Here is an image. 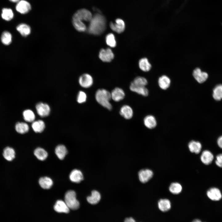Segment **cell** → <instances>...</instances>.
Masks as SVG:
<instances>
[{
	"mask_svg": "<svg viewBox=\"0 0 222 222\" xmlns=\"http://www.w3.org/2000/svg\"><path fill=\"white\" fill-rule=\"evenodd\" d=\"M213 158L214 157L212 154L208 150L203 151L200 157V159L202 162L207 165L211 163Z\"/></svg>",
	"mask_w": 222,
	"mask_h": 222,
	"instance_id": "20",
	"label": "cell"
},
{
	"mask_svg": "<svg viewBox=\"0 0 222 222\" xmlns=\"http://www.w3.org/2000/svg\"><path fill=\"white\" fill-rule=\"evenodd\" d=\"M3 155L6 160L8 161H11L15 158V152L13 148L7 147L4 149Z\"/></svg>",
	"mask_w": 222,
	"mask_h": 222,
	"instance_id": "28",
	"label": "cell"
},
{
	"mask_svg": "<svg viewBox=\"0 0 222 222\" xmlns=\"http://www.w3.org/2000/svg\"><path fill=\"white\" fill-rule=\"evenodd\" d=\"M31 126L34 132L36 133H41L45 129V124L44 122L42 120L34 121Z\"/></svg>",
	"mask_w": 222,
	"mask_h": 222,
	"instance_id": "29",
	"label": "cell"
},
{
	"mask_svg": "<svg viewBox=\"0 0 222 222\" xmlns=\"http://www.w3.org/2000/svg\"><path fill=\"white\" fill-rule=\"evenodd\" d=\"M73 17L83 22H90L92 16L91 13L89 10L85 9H82L77 10Z\"/></svg>",
	"mask_w": 222,
	"mask_h": 222,
	"instance_id": "4",
	"label": "cell"
},
{
	"mask_svg": "<svg viewBox=\"0 0 222 222\" xmlns=\"http://www.w3.org/2000/svg\"><path fill=\"white\" fill-rule=\"evenodd\" d=\"M207 194L208 197L213 201L219 200L222 198V194L220 190L216 188L210 189L207 191Z\"/></svg>",
	"mask_w": 222,
	"mask_h": 222,
	"instance_id": "13",
	"label": "cell"
},
{
	"mask_svg": "<svg viewBox=\"0 0 222 222\" xmlns=\"http://www.w3.org/2000/svg\"><path fill=\"white\" fill-rule=\"evenodd\" d=\"M124 222H136L135 220L133 218L130 217L126 218Z\"/></svg>",
	"mask_w": 222,
	"mask_h": 222,
	"instance_id": "43",
	"label": "cell"
},
{
	"mask_svg": "<svg viewBox=\"0 0 222 222\" xmlns=\"http://www.w3.org/2000/svg\"><path fill=\"white\" fill-rule=\"evenodd\" d=\"M9 0L12 2H18L20 1V0Z\"/></svg>",
	"mask_w": 222,
	"mask_h": 222,
	"instance_id": "45",
	"label": "cell"
},
{
	"mask_svg": "<svg viewBox=\"0 0 222 222\" xmlns=\"http://www.w3.org/2000/svg\"><path fill=\"white\" fill-rule=\"evenodd\" d=\"M1 39L3 44L8 45L10 44L12 42V36L10 32L5 31L2 34Z\"/></svg>",
	"mask_w": 222,
	"mask_h": 222,
	"instance_id": "33",
	"label": "cell"
},
{
	"mask_svg": "<svg viewBox=\"0 0 222 222\" xmlns=\"http://www.w3.org/2000/svg\"><path fill=\"white\" fill-rule=\"evenodd\" d=\"M24 120L28 122H33L35 118V115L32 111L28 109L25 110L23 112Z\"/></svg>",
	"mask_w": 222,
	"mask_h": 222,
	"instance_id": "35",
	"label": "cell"
},
{
	"mask_svg": "<svg viewBox=\"0 0 222 222\" xmlns=\"http://www.w3.org/2000/svg\"><path fill=\"white\" fill-rule=\"evenodd\" d=\"M192 75L195 80L199 83L204 82L208 77V74L202 71L199 68H196L193 70Z\"/></svg>",
	"mask_w": 222,
	"mask_h": 222,
	"instance_id": "9",
	"label": "cell"
},
{
	"mask_svg": "<svg viewBox=\"0 0 222 222\" xmlns=\"http://www.w3.org/2000/svg\"><path fill=\"white\" fill-rule=\"evenodd\" d=\"M140 68L145 72L149 71L151 68V65L146 58H142L140 60L138 63Z\"/></svg>",
	"mask_w": 222,
	"mask_h": 222,
	"instance_id": "30",
	"label": "cell"
},
{
	"mask_svg": "<svg viewBox=\"0 0 222 222\" xmlns=\"http://www.w3.org/2000/svg\"><path fill=\"white\" fill-rule=\"evenodd\" d=\"M131 83L136 85L146 86L148 84V82L145 78L138 76L134 79Z\"/></svg>",
	"mask_w": 222,
	"mask_h": 222,
	"instance_id": "39",
	"label": "cell"
},
{
	"mask_svg": "<svg viewBox=\"0 0 222 222\" xmlns=\"http://www.w3.org/2000/svg\"><path fill=\"white\" fill-rule=\"evenodd\" d=\"M72 23L74 27L78 31L84 32L87 30L85 24L78 19L72 17Z\"/></svg>",
	"mask_w": 222,
	"mask_h": 222,
	"instance_id": "23",
	"label": "cell"
},
{
	"mask_svg": "<svg viewBox=\"0 0 222 222\" xmlns=\"http://www.w3.org/2000/svg\"><path fill=\"white\" fill-rule=\"evenodd\" d=\"M17 30L23 36L26 37L31 32V28L28 25L25 23L19 24L16 27Z\"/></svg>",
	"mask_w": 222,
	"mask_h": 222,
	"instance_id": "21",
	"label": "cell"
},
{
	"mask_svg": "<svg viewBox=\"0 0 222 222\" xmlns=\"http://www.w3.org/2000/svg\"><path fill=\"white\" fill-rule=\"evenodd\" d=\"M55 152L58 158L60 160H63L67 154V150L64 145H59L56 148Z\"/></svg>",
	"mask_w": 222,
	"mask_h": 222,
	"instance_id": "27",
	"label": "cell"
},
{
	"mask_svg": "<svg viewBox=\"0 0 222 222\" xmlns=\"http://www.w3.org/2000/svg\"><path fill=\"white\" fill-rule=\"evenodd\" d=\"M64 199V202L69 209L75 210L79 208V202L76 199V194L74 191H67L65 194Z\"/></svg>",
	"mask_w": 222,
	"mask_h": 222,
	"instance_id": "3",
	"label": "cell"
},
{
	"mask_svg": "<svg viewBox=\"0 0 222 222\" xmlns=\"http://www.w3.org/2000/svg\"><path fill=\"white\" fill-rule=\"evenodd\" d=\"M192 222H202L201 220L199 219H195L193 220Z\"/></svg>",
	"mask_w": 222,
	"mask_h": 222,
	"instance_id": "44",
	"label": "cell"
},
{
	"mask_svg": "<svg viewBox=\"0 0 222 222\" xmlns=\"http://www.w3.org/2000/svg\"><path fill=\"white\" fill-rule=\"evenodd\" d=\"M111 99L114 101L118 102L123 100L125 97V93L121 88H116L111 93Z\"/></svg>",
	"mask_w": 222,
	"mask_h": 222,
	"instance_id": "14",
	"label": "cell"
},
{
	"mask_svg": "<svg viewBox=\"0 0 222 222\" xmlns=\"http://www.w3.org/2000/svg\"><path fill=\"white\" fill-rule=\"evenodd\" d=\"M87 99V95L83 91H80L78 94L77 101L79 103H82L85 102Z\"/></svg>",
	"mask_w": 222,
	"mask_h": 222,
	"instance_id": "40",
	"label": "cell"
},
{
	"mask_svg": "<svg viewBox=\"0 0 222 222\" xmlns=\"http://www.w3.org/2000/svg\"><path fill=\"white\" fill-rule=\"evenodd\" d=\"M215 162L217 166L222 168V154H219L216 156Z\"/></svg>",
	"mask_w": 222,
	"mask_h": 222,
	"instance_id": "41",
	"label": "cell"
},
{
	"mask_svg": "<svg viewBox=\"0 0 222 222\" xmlns=\"http://www.w3.org/2000/svg\"><path fill=\"white\" fill-rule=\"evenodd\" d=\"M54 208L56 212L59 213H67L69 212V208L65 202L60 200L56 201L54 205Z\"/></svg>",
	"mask_w": 222,
	"mask_h": 222,
	"instance_id": "12",
	"label": "cell"
},
{
	"mask_svg": "<svg viewBox=\"0 0 222 222\" xmlns=\"http://www.w3.org/2000/svg\"><path fill=\"white\" fill-rule=\"evenodd\" d=\"M35 107L37 112L41 117L47 116L50 113V108L46 103L39 102L36 104Z\"/></svg>",
	"mask_w": 222,
	"mask_h": 222,
	"instance_id": "5",
	"label": "cell"
},
{
	"mask_svg": "<svg viewBox=\"0 0 222 222\" xmlns=\"http://www.w3.org/2000/svg\"><path fill=\"white\" fill-rule=\"evenodd\" d=\"M105 40L108 45L112 47H115L116 42L114 35L111 33L108 34L106 36Z\"/></svg>",
	"mask_w": 222,
	"mask_h": 222,
	"instance_id": "38",
	"label": "cell"
},
{
	"mask_svg": "<svg viewBox=\"0 0 222 222\" xmlns=\"http://www.w3.org/2000/svg\"><path fill=\"white\" fill-rule=\"evenodd\" d=\"M182 187L181 185L178 183H173L169 187L170 192L174 194H178L182 191Z\"/></svg>",
	"mask_w": 222,
	"mask_h": 222,
	"instance_id": "36",
	"label": "cell"
},
{
	"mask_svg": "<svg viewBox=\"0 0 222 222\" xmlns=\"http://www.w3.org/2000/svg\"><path fill=\"white\" fill-rule=\"evenodd\" d=\"M120 114L125 119H131L133 115V111L132 108L128 105L123 106L120 110Z\"/></svg>",
	"mask_w": 222,
	"mask_h": 222,
	"instance_id": "17",
	"label": "cell"
},
{
	"mask_svg": "<svg viewBox=\"0 0 222 222\" xmlns=\"http://www.w3.org/2000/svg\"><path fill=\"white\" fill-rule=\"evenodd\" d=\"M1 16L3 19L8 21L12 19L14 16V14L11 9L4 8L2 10Z\"/></svg>",
	"mask_w": 222,
	"mask_h": 222,
	"instance_id": "37",
	"label": "cell"
},
{
	"mask_svg": "<svg viewBox=\"0 0 222 222\" xmlns=\"http://www.w3.org/2000/svg\"><path fill=\"white\" fill-rule=\"evenodd\" d=\"M158 207L159 209L162 212H167L171 208V202L167 199H161L158 202Z\"/></svg>",
	"mask_w": 222,
	"mask_h": 222,
	"instance_id": "18",
	"label": "cell"
},
{
	"mask_svg": "<svg viewBox=\"0 0 222 222\" xmlns=\"http://www.w3.org/2000/svg\"><path fill=\"white\" fill-rule=\"evenodd\" d=\"M88 32L94 35H99L105 30L106 20L105 17L99 14H95L89 22Z\"/></svg>",
	"mask_w": 222,
	"mask_h": 222,
	"instance_id": "1",
	"label": "cell"
},
{
	"mask_svg": "<svg viewBox=\"0 0 222 222\" xmlns=\"http://www.w3.org/2000/svg\"><path fill=\"white\" fill-rule=\"evenodd\" d=\"M171 80L166 75H162L158 78V83L159 87L163 90H166L170 86Z\"/></svg>",
	"mask_w": 222,
	"mask_h": 222,
	"instance_id": "19",
	"label": "cell"
},
{
	"mask_svg": "<svg viewBox=\"0 0 222 222\" xmlns=\"http://www.w3.org/2000/svg\"><path fill=\"white\" fill-rule=\"evenodd\" d=\"M80 85L84 88H88L91 87L93 83L92 76L88 74H84L81 75L79 79Z\"/></svg>",
	"mask_w": 222,
	"mask_h": 222,
	"instance_id": "8",
	"label": "cell"
},
{
	"mask_svg": "<svg viewBox=\"0 0 222 222\" xmlns=\"http://www.w3.org/2000/svg\"><path fill=\"white\" fill-rule=\"evenodd\" d=\"M138 175L140 181L145 183L147 182L152 178L153 173L150 169H144L141 170L139 172Z\"/></svg>",
	"mask_w": 222,
	"mask_h": 222,
	"instance_id": "10",
	"label": "cell"
},
{
	"mask_svg": "<svg viewBox=\"0 0 222 222\" xmlns=\"http://www.w3.org/2000/svg\"><path fill=\"white\" fill-rule=\"evenodd\" d=\"M100 59L103 62H110L113 59L114 55L109 48L101 49L99 53Z\"/></svg>",
	"mask_w": 222,
	"mask_h": 222,
	"instance_id": "6",
	"label": "cell"
},
{
	"mask_svg": "<svg viewBox=\"0 0 222 222\" xmlns=\"http://www.w3.org/2000/svg\"><path fill=\"white\" fill-rule=\"evenodd\" d=\"M130 88L131 91L144 96L148 95V90L145 86L136 85L131 83Z\"/></svg>",
	"mask_w": 222,
	"mask_h": 222,
	"instance_id": "16",
	"label": "cell"
},
{
	"mask_svg": "<svg viewBox=\"0 0 222 222\" xmlns=\"http://www.w3.org/2000/svg\"><path fill=\"white\" fill-rule=\"evenodd\" d=\"M213 97L216 101L222 99V84H218L213 89Z\"/></svg>",
	"mask_w": 222,
	"mask_h": 222,
	"instance_id": "34",
	"label": "cell"
},
{
	"mask_svg": "<svg viewBox=\"0 0 222 222\" xmlns=\"http://www.w3.org/2000/svg\"><path fill=\"white\" fill-rule=\"evenodd\" d=\"M110 27L113 31L118 33H121L125 30V25L123 20L118 18L116 19L115 23L112 22L110 23Z\"/></svg>",
	"mask_w": 222,
	"mask_h": 222,
	"instance_id": "7",
	"label": "cell"
},
{
	"mask_svg": "<svg viewBox=\"0 0 222 222\" xmlns=\"http://www.w3.org/2000/svg\"><path fill=\"white\" fill-rule=\"evenodd\" d=\"M144 123L147 128L152 129L156 126L157 121L155 117L153 116L148 115L144 118Z\"/></svg>",
	"mask_w": 222,
	"mask_h": 222,
	"instance_id": "22",
	"label": "cell"
},
{
	"mask_svg": "<svg viewBox=\"0 0 222 222\" xmlns=\"http://www.w3.org/2000/svg\"><path fill=\"white\" fill-rule=\"evenodd\" d=\"M95 97L99 104L109 110H111L112 106L109 102L111 96L110 92L104 89H99L96 91Z\"/></svg>",
	"mask_w": 222,
	"mask_h": 222,
	"instance_id": "2",
	"label": "cell"
},
{
	"mask_svg": "<svg viewBox=\"0 0 222 222\" xmlns=\"http://www.w3.org/2000/svg\"><path fill=\"white\" fill-rule=\"evenodd\" d=\"M30 4L25 0L19 1L16 6L17 11L22 14H25L29 12L31 10Z\"/></svg>",
	"mask_w": 222,
	"mask_h": 222,
	"instance_id": "11",
	"label": "cell"
},
{
	"mask_svg": "<svg viewBox=\"0 0 222 222\" xmlns=\"http://www.w3.org/2000/svg\"><path fill=\"white\" fill-rule=\"evenodd\" d=\"M101 199V195L100 193L96 190L92 191L91 195L87 197L88 202L91 204H97Z\"/></svg>",
	"mask_w": 222,
	"mask_h": 222,
	"instance_id": "24",
	"label": "cell"
},
{
	"mask_svg": "<svg viewBox=\"0 0 222 222\" xmlns=\"http://www.w3.org/2000/svg\"><path fill=\"white\" fill-rule=\"evenodd\" d=\"M34 154L38 159L41 161L45 160L48 156L47 152L43 149L40 147L37 148L35 150Z\"/></svg>",
	"mask_w": 222,
	"mask_h": 222,
	"instance_id": "32",
	"label": "cell"
},
{
	"mask_svg": "<svg viewBox=\"0 0 222 222\" xmlns=\"http://www.w3.org/2000/svg\"><path fill=\"white\" fill-rule=\"evenodd\" d=\"M188 147L191 152L198 154L201 150L202 145L200 142L192 140L189 143Z\"/></svg>",
	"mask_w": 222,
	"mask_h": 222,
	"instance_id": "25",
	"label": "cell"
},
{
	"mask_svg": "<svg viewBox=\"0 0 222 222\" xmlns=\"http://www.w3.org/2000/svg\"><path fill=\"white\" fill-rule=\"evenodd\" d=\"M16 131L21 134L27 133L29 130V127L27 124L23 122H18L15 125Z\"/></svg>",
	"mask_w": 222,
	"mask_h": 222,
	"instance_id": "31",
	"label": "cell"
},
{
	"mask_svg": "<svg viewBox=\"0 0 222 222\" xmlns=\"http://www.w3.org/2000/svg\"><path fill=\"white\" fill-rule=\"evenodd\" d=\"M69 178L73 182L79 183L83 180V176L80 170L76 169L71 172L69 175Z\"/></svg>",
	"mask_w": 222,
	"mask_h": 222,
	"instance_id": "15",
	"label": "cell"
},
{
	"mask_svg": "<svg viewBox=\"0 0 222 222\" xmlns=\"http://www.w3.org/2000/svg\"><path fill=\"white\" fill-rule=\"evenodd\" d=\"M39 182L41 187L44 189H50L53 184L51 179L47 177H41L39 179Z\"/></svg>",
	"mask_w": 222,
	"mask_h": 222,
	"instance_id": "26",
	"label": "cell"
},
{
	"mask_svg": "<svg viewBox=\"0 0 222 222\" xmlns=\"http://www.w3.org/2000/svg\"><path fill=\"white\" fill-rule=\"evenodd\" d=\"M217 144L218 146L222 149V136L220 137L218 139Z\"/></svg>",
	"mask_w": 222,
	"mask_h": 222,
	"instance_id": "42",
	"label": "cell"
}]
</instances>
